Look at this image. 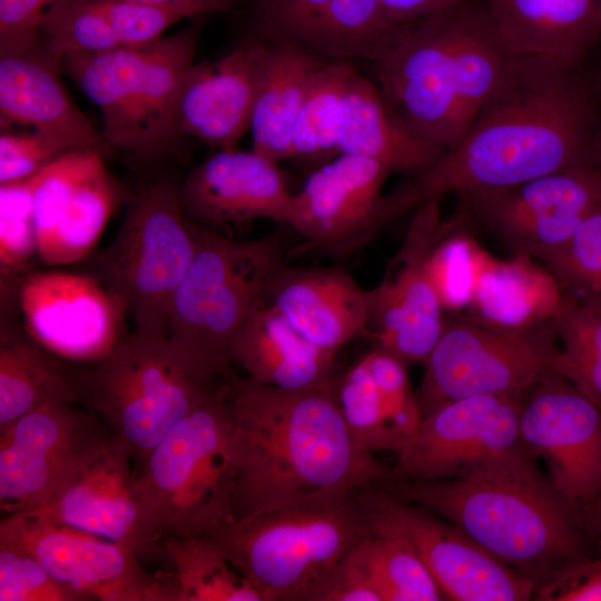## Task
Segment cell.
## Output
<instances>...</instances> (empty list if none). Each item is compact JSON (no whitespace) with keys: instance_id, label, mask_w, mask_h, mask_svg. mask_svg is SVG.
Wrapping results in <instances>:
<instances>
[{"instance_id":"obj_8","label":"cell","mask_w":601,"mask_h":601,"mask_svg":"<svg viewBox=\"0 0 601 601\" xmlns=\"http://www.w3.org/2000/svg\"><path fill=\"white\" fill-rule=\"evenodd\" d=\"M287 255L283 234L234 239L197 224L194 257L170 306V342L210 372L228 376L231 342L268 303Z\"/></svg>"},{"instance_id":"obj_9","label":"cell","mask_w":601,"mask_h":601,"mask_svg":"<svg viewBox=\"0 0 601 601\" xmlns=\"http://www.w3.org/2000/svg\"><path fill=\"white\" fill-rule=\"evenodd\" d=\"M226 378L168 337L135 331L79 372L81 401L130 451L134 466Z\"/></svg>"},{"instance_id":"obj_25","label":"cell","mask_w":601,"mask_h":601,"mask_svg":"<svg viewBox=\"0 0 601 601\" xmlns=\"http://www.w3.org/2000/svg\"><path fill=\"white\" fill-rule=\"evenodd\" d=\"M179 198L185 214L209 229L256 219L287 225L293 194L276 161L234 148L195 166L179 185Z\"/></svg>"},{"instance_id":"obj_37","label":"cell","mask_w":601,"mask_h":601,"mask_svg":"<svg viewBox=\"0 0 601 601\" xmlns=\"http://www.w3.org/2000/svg\"><path fill=\"white\" fill-rule=\"evenodd\" d=\"M382 601L444 600L433 575L404 539L368 535L351 553Z\"/></svg>"},{"instance_id":"obj_34","label":"cell","mask_w":601,"mask_h":601,"mask_svg":"<svg viewBox=\"0 0 601 601\" xmlns=\"http://www.w3.org/2000/svg\"><path fill=\"white\" fill-rule=\"evenodd\" d=\"M335 395L351 436L363 452L396 454L410 440L401 415L380 390L363 356L336 376Z\"/></svg>"},{"instance_id":"obj_3","label":"cell","mask_w":601,"mask_h":601,"mask_svg":"<svg viewBox=\"0 0 601 601\" xmlns=\"http://www.w3.org/2000/svg\"><path fill=\"white\" fill-rule=\"evenodd\" d=\"M381 483L454 524L536 587L594 554L578 509L525 447L463 477Z\"/></svg>"},{"instance_id":"obj_13","label":"cell","mask_w":601,"mask_h":601,"mask_svg":"<svg viewBox=\"0 0 601 601\" xmlns=\"http://www.w3.org/2000/svg\"><path fill=\"white\" fill-rule=\"evenodd\" d=\"M0 544L32 555L87 600L177 601L174 573H150L130 548L32 512L2 515Z\"/></svg>"},{"instance_id":"obj_35","label":"cell","mask_w":601,"mask_h":601,"mask_svg":"<svg viewBox=\"0 0 601 601\" xmlns=\"http://www.w3.org/2000/svg\"><path fill=\"white\" fill-rule=\"evenodd\" d=\"M549 319L558 341L554 373L601 408V304L560 292Z\"/></svg>"},{"instance_id":"obj_52","label":"cell","mask_w":601,"mask_h":601,"mask_svg":"<svg viewBox=\"0 0 601 601\" xmlns=\"http://www.w3.org/2000/svg\"><path fill=\"white\" fill-rule=\"evenodd\" d=\"M600 140H601V135H600Z\"/></svg>"},{"instance_id":"obj_18","label":"cell","mask_w":601,"mask_h":601,"mask_svg":"<svg viewBox=\"0 0 601 601\" xmlns=\"http://www.w3.org/2000/svg\"><path fill=\"white\" fill-rule=\"evenodd\" d=\"M521 442L578 510L601 493V408L554 372L521 400Z\"/></svg>"},{"instance_id":"obj_39","label":"cell","mask_w":601,"mask_h":601,"mask_svg":"<svg viewBox=\"0 0 601 601\" xmlns=\"http://www.w3.org/2000/svg\"><path fill=\"white\" fill-rule=\"evenodd\" d=\"M561 293L601 304V205L560 246L536 258Z\"/></svg>"},{"instance_id":"obj_31","label":"cell","mask_w":601,"mask_h":601,"mask_svg":"<svg viewBox=\"0 0 601 601\" xmlns=\"http://www.w3.org/2000/svg\"><path fill=\"white\" fill-rule=\"evenodd\" d=\"M326 61L293 45L266 43L249 128L253 150L276 162L292 158L299 109L314 72Z\"/></svg>"},{"instance_id":"obj_21","label":"cell","mask_w":601,"mask_h":601,"mask_svg":"<svg viewBox=\"0 0 601 601\" xmlns=\"http://www.w3.org/2000/svg\"><path fill=\"white\" fill-rule=\"evenodd\" d=\"M411 26L393 20L378 0H255L246 35L325 60L377 63Z\"/></svg>"},{"instance_id":"obj_46","label":"cell","mask_w":601,"mask_h":601,"mask_svg":"<svg viewBox=\"0 0 601 601\" xmlns=\"http://www.w3.org/2000/svg\"><path fill=\"white\" fill-rule=\"evenodd\" d=\"M321 601L382 600L364 571L348 556L334 574Z\"/></svg>"},{"instance_id":"obj_40","label":"cell","mask_w":601,"mask_h":601,"mask_svg":"<svg viewBox=\"0 0 601 601\" xmlns=\"http://www.w3.org/2000/svg\"><path fill=\"white\" fill-rule=\"evenodd\" d=\"M38 35L59 62L71 53L121 47L93 0H57L43 14Z\"/></svg>"},{"instance_id":"obj_30","label":"cell","mask_w":601,"mask_h":601,"mask_svg":"<svg viewBox=\"0 0 601 601\" xmlns=\"http://www.w3.org/2000/svg\"><path fill=\"white\" fill-rule=\"evenodd\" d=\"M230 362L248 380L283 390H300L335 377L336 353L304 338L270 303L259 307L230 345Z\"/></svg>"},{"instance_id":"obj_6","label":"cell","mask_w":601,"mask_h":601,"mask_svg":"<svg viewBox=\"0 0 601 601\" xmlns=\"http://www.w3.org/2000/svg\"><path fill=\"white\" fill-rule=\"evenodd\" d=\"M237 471L226 378L135 465V482L161 540L210 536L235 521Z\"/></svg>"},{"instance_id":"obj_15","label":"cell","mask_w":601,"mask_h":601,"mask_svg":"<svg viewBox=\"0 0 601 601\" xmlns=\"http://www.w3.org/2000/svg\"><path fill=\"white\" fill-rule=\"evenodd\" d=\"M522 397L470 396L430 412L395 454L391 481L463 477L524 447L519 432Z\"/></svg>"},{"instance_id":"obj_11","label":"cell","mask_w":601,"mask_h":601,"mask_svg":"<svg viewBox=\"0 0 601 601\" xmlns=\"http://www.w3.org/2000/svg\"><path fill=\"white\" fill-rule=\"evenodd\" d=\"M558 341L552 324L486 325L446 323L425 359L415 398L422 417L435 408L470 396H524L554 372Z\"/></svg>"},{"instance_id":"obj_29","label":"cell","mask_w":601,"mask_h":601,"mask_svg":"<svg viewBox=\"0 0 601 601\" xmlns=\"http://www.w3.org/2000/svg\"><path fill=\"white\" fill-rule=\"evenodd\" d=\"M337 147L339 154L368 158L391 174L412 177L427 170L443 155L412 131L378 86L358 71L351 78L341 104Z\"/></svg>"},{"instance_id":"obj_24","label":"cell","mask_w":601,"mask_h":601,"mask_svg":"<svg viewBox=\"0 0 601 601\" xmlns=\"http://www.w3.org/2000/svg\"><path fill=\"white\" fill-rule=\"evenodd\" d=\"M266 43L245 35L228 55L194 63L179 87L173 112L180 138L234 149L250 128Z\"/></svg>"},{"instance_id":"obj_19","label":"cell","mask_w":601,"mask_h":601,"mask_svg":"<svg viewBox=\"0 0 601 601\" xmlns=\"http://www.w3.org/2000/svg\"><path fill=\"white\" fill-rule=\"evenodd\" d=\"M462 206L518 256L536 259L563 244L601 205V166L460 195Z\"/></svg>"},{"instance_id":"obj_32","label":"cell","mask_w":601,"mask_h":601,"mask_svg":"<svg viewBox=\"0 0 601 601\" xmlns=\"http://www.w3.org/2000/svg\"><path fill=\"white\" fill-rule=\"evenodd\" d=\"M8 319L0 328V428L50 403L81 401L79 372H70L23 328Z\"/></svg>"},{"instance_id":"obj_42","label":"cell","mask_w":601,"mask_h":601,"mask_svg":"<svg viewBox=\"0 0 601 601\" xmlns=\"http://www.w3.org/2000/svg\"><path fill=\"white\" fill-rule=\"evenodd\" d=\"M32 555L0 544V601H83Z\"/></svg>"},{"instance_id":"obj_2","label":"cell","mask_w":601,"mask_h":601,"mask_svg":"<svg viewBox=\"0 0 601 601\" xmlns=\"http://www.w3.org/2000/svg\"><path fill=\"white\" fill-rule=\"evenodd\" d=\"M335 380L283 390L235 371L227 376L238 451L235 521L319 493L356 491L393 479L392 466L352 439Z\"/></svg>"},{"instance_id":"obj_16","label":"cell","mask_w":601,"mask_h":601,"mask_svg":"<svg viewBox=\"0 0 601 601\" xmlns=\"http://www.w3.org/2000/svg\"><path fill=\"white\" fill-rule=\"evenodd\" d=\"M391 173L364 157L339 154L293 194L287 225L302 238L290 254L317 250L345 257L398 217L382 189Z\"/></svg>"},{"instance_id":"obj_50","label":"cell","mask_w":601,"mask_h":601,"mask_svg":"<svg viewBox=\"0 0 601 601\" xmlns=\"http://www.w3.org/2000/svg\"><path fill=\"white\" fill-rule=\"evenodd\" d=\"M130 1L145 2V3H155V4L195 2V3L203 4L206 8L207 13H209L206 0H130Z\"/></svg>"},{"instance_id":"obj_26","label":"cell","mask_w":601,"mask_h":601,"mask_svg":"<svg viewBox=\"0 0 601 601\" xmlns=\"http://www.w3.org/2000/svg\"><path fill=\"white\" fill-rule=\"evenodd\" d=\"M312 344L336 353L366 335L368 297L342 267H289L277 274L269 300Z\"/></svg>"},{"instance_id":"obj_10","label":"cell","mask_w":601,"mask_h":601,"mask_svg":"<svg viewBox=\"0 0 601 601\" xmlns=\"http://www.w3.org/2000/svg\"><path fill=\"white\" fill-rule=\"evenodd\" d=\"M196 227L171 180L148 179L127 195L118 233L91 260L90 274L122 304L135 332L168 337L173 297L194 257Z\"/></svg>"},{"instance_id":"obj_22","label":"cell","mask_w":601,"mask_h":601,"mask_svg":"<svg viewBox=\"0 0 601 601\" xmlns=\"http://www.w3.org/2000/svg\"><path fill=\"white\" fill-rule=\"evenodd\" d=\"M28 512L126 545L139 558L164 553L136 486L132 455L112 435L50 500Z\"/></svg>"},{"instance_id":"obj_51","label":"cell","mask_w":601,"mask_h":601,"mask_svg":"<svg viewBox=\"0 0 601 601\" xmlns=\"http://www.w3.org/2000/svg\"><path fill=\"white\" fill-rule=\"evenodd\" d=\"M601 40V30H600V39ZM599 85L601 87V66H600V71H599Z\"/></svg>"},{"instance_id":"obj_12","label":"cell","mask_w":601,"mask_h":601,"mask_svg":"<svg viewBox=\"0 0 601 601\" xmlns=\"http://www.w3.org/2000/svg\"><path fill=\"white\" fill-rule=\"evenodd\" d=\"M355 492L371 535L406 540L444 600H533L534 582L501 563L454 524L395 495L381 482Z\"/></svg>"},{"instance_id":"obj_7","label":"cell","mask_w":601,"mask_h":601,"mask_svg":"<svg viewBox=\"0 0 601 601\" xmlns=\"http://www.w3.org/2000/svg\"><path fill=\"white\" fill-rule=\"evenodd\" d=\"M200 23L139 47L71 53L62 70L98 106L108 148L141 160L174 154L180 136L173 112L194 56Z\"/></svg>"},{"instance_id":"obj_14","label":"cell","mask_w":601,"mask_h":601,"mask_svg":"<svg viewBox=\"0 0 601 601\" xmlns=\"http://www.w3.org/2000/svg\"><path fill=\"white\" fill-rule=\"evenodd\" d=\"M91 411L50 403L0 428L1 514L32 511L48 500L109 440Z\"/></svg>"},{"instance_id":"obj_49","label":"cell","mask_w":601,"mask_h":601,"mask_svg":"<svg viewBox=\"0 0 601 601\" xmlns=\"http://www.w3.org/2000/svg\"><path fill=\"white\" fill-rule=\"evenodd\" d=\"M236 1L238 0H206L209 13L224 11Z\"/></svg>"},{"instance_id":"obj_43","label":"cell","mask_w":601,"mask_h":601,"mask_svg":"<svg viewBox=\"0 0 601 601\" xmlns=\"http://www.w3.org/2000/svg\"><path fill=\"white\" fill-rule=\"evenodd\" d=\"M75 150L67 141L33 129L0 136V184L31 177L62 155Z\"/></svg>"},{"instance_id":"obj_44","label":"cell","mask_w":601,"mask_h":601,"mask_svg":"<svg viewBox=\"0 0 601 601\" xmlns=\"http://www.w3.org/2000/svg\"><path fill=\"white\" fill-rule=\"evenodd\" d=\"M57 0H0V56L36 46L46 11Z\"/></svg>"},{"instance_id":"obj_23","label":"cell","mask_w":601,"mask_h":601,"mask_svg":"<svg viewBox=\"0 0 601 601\" xmlns=\"http://www.w3.org/2000/svg\"><path fill=\"white\" fill-rule=\"evenodd\" d=\"M127 195L104 161L91 169L61 164L47 170L33 196L39 259L50 266L85 259Z\"/></svg>"},{"instance_id":"obj_28","label":"cell","mask_w":601,"mask_h":601,"mask_svg":"<svg viewBox=\"0 0 601 601\" xmlns=\"http://www.w3.org/2000/svg\"><path fill=\"white\" fill-rule=\"evenodd\" d=\"M503 40L518 53L577 67L600 39L601 0H483Z\"/></svg>"},{"instance_id":"obj_17","label":"cell","mask_w":601,"mask_h":601,"mask_svg":"<svg viewBox=\"0 0 601 601\" xmlns=\"http://www.w3.org/2000/svg\"><path fill=\"white\" fill-rule=\"evenodd\" d=\"M440 201L432 199L416 207L404 244L381 283L367 290L366 335L374 341V347L406 365L425 362L446 324L427 270L430 253L445 229Z\"/></svg>"},{"instance_id":"obj_20","label":"cell","mask_w":601,"mask_h":601,"mask_svg":"<svg viewBox=\"0 0 601 601\" xmlns=\"http://www.w3.org/2000/svg\"><path fill=\"white\" fill-rule=\"evenodd\" d=\"M16 294L27 333L62 358L91 364L127 334L125 307L90 273L31 272Z\"/></svg>"},{"instance_id":"obj_1","label":"cell","mask_w":601,"mask_h":601,"mask_svg":"<svg viewBox=\"0 0 601 601\" xmlns=\"http://www.w3.org/2000/svg\"><path fill=\"white\" fill-rule=\"evenodd\" d=\"M574 70L551 58L522 56L459 142L395 189L404 209L447 194L601 166L594 100Z\"/></svg>"},{"instance_id":"obj_27","label":"cell","mask_w":601,"mask_h":601,"mask_svg":"<svg viewBox=\"0 0 601 601\" xmlns=\"http://www.w3.org/2000/svg\"><path fill=\"white\" fill-rule=\"evenodd\" d=\"M0 115L3 124L30 126L67 141L73 149L108 147L65 90L58 70L41 41L17 53L0 56Z\"/></svg>"},{"instance_id":"obj_48","label":"cell","mask_w":601,"mask_h":601,"mask_svg":"<svg viewBox=\"0 0 601 601\" xmlns=\"http://www.w3.org/2000/svg\"><path fill=\"white\" fill-rule=\"evenodd\" d=\"M580 524L598 553H601V493L578 510Z\"/></svg>"},{"instance_id":"obj_38","label":"cell","mask_w":601,"mask_h":601,"mask_svg":"<svg viewBox=\"0 0 601 601\" xmlns=\"http://www.w3.org/2000/svg\"><path fill=\"white\" fill-rule=\"evenodd\" d=\"M42 171V170H41ZM41 171L0 184V282L1 297L29 272L39 258L38 237L33 218V195Z\"/></svg>"},{"instance_id":"obj_36","label":"cell","mask_w":601,"mask_h":601,"mask_svg":"<svg viewBox=\"0 0 601 601\" xmlns=\"http://www.w3.org/2000/svg\"><path fill=\"white\" fill-rule=\"evenodd\" d=\"M356 71L351 60H327L314 72L296 119L292 158L324 165L339 155V109Z\"/></svg>"},{"instance_id":"obj_47","label":"cell","mask_w":601,"mask_h":601,"mask_svg":"<svg viewBox=\"0 0 601 601\" xmlns=\"http://www.w3.org/2000/svg\"><path fill=\"white\" fill-rule=\"evenodd\" d=\"M386 13L402 24L417 21L439 12L459 0H378Z\"/></svg>"},{"instance_id":"obj_41","label":"cell","mask_w":601,"mask_h":601,"mask_svg":"<svg viewBox=\"0 0 601 601\" xmlns=\"http://www.w3.org/2000/svg\"><path fill=\"white\" fill-rule=\"evenodd\" d=\"M93 1L124 47L150 43L178 21L207 13L203 4L195 2L155 4L130 0Z\"/></svg>"},{"instance_id":"obj_33","label":"cell","mask_w":601,"mask_h":601,"mask_svg":"<svg viewBox=\"0 0 601 601\" xmlns=\"http://www.w3.org/2000/svg\"><path fill=\"white\" fill-rule=\"evenodd\" d=\"M161 546L175 566L177 601H263L210 536H165Z\"/></svg>"},{"instance_id":"obj_4","label":"cell","mask_w":601,"mask_h":601,"mask_svg":"<svg viewBox=\"0 0 601 601\" xmlns=\"http://www.w3.org/2000/svg\"><path fill=\"white\" fill-rule=\"evenodd\" d=\"M520 58L483 0H459L407 29L375 63L377 86L412 131L445 152L509 80Z\"/></svg>"},{"instance_id":"obj_45","label":"cell","mask_w":601,"mask_h":601,"mask_svg":"<svg viewBox=\"0 0 601 601\" xmlns=\"http://www.w3.org/2000/svg\"><path fill=\"white\" fill-rule=\"evenodd\" d=\"M538 601H601V553L579 560L535 588Z\"/></svg>"},{"instance_id":"obj_5","label":"cell","mask_w":601,"mask_h":601,"mask_svg":"<svg viewBox=\"0 0 601 601\" xmlns=\"http://www.w3.org/2000/svg\"><path fill=\"white\" fill-rule=\"evenodd\" d=\"M368 535L356 492L331 491L235 521L210 538L263 601H321Z\"/></svg>"}]
</instances>
